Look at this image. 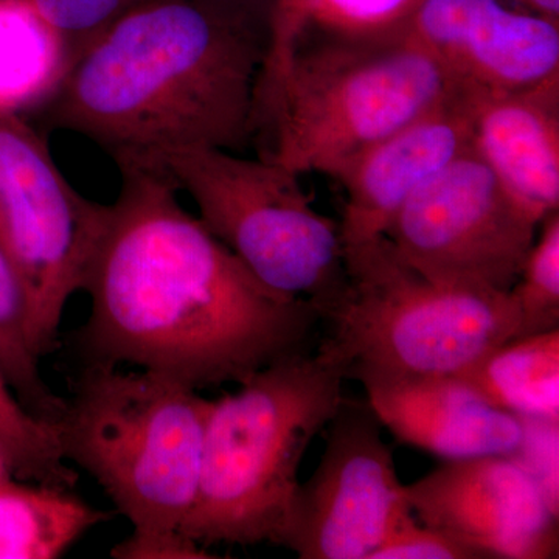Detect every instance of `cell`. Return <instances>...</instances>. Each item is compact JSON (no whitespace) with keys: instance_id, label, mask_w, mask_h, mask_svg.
I'll use <instances>...</instances> for the list:
<instances>
[{"instance_id":"cell-22","label":"cell","mask_w":559,"mask_h":559,"mask_svg":"<svg viewBox=\"0 0 559 559\" xmlns=\"http://www.w3.org/2000/svg\"><path fill=\"white\" fill-rule=\"evenodd\" d=\"M513 288L520 314L518 337L559 330V210L543 219Z\"/></svg>"},{"instance_id":"cell-17","label":"cell","mask_w":559,"mask_h":559,"mask_svg":"<svg viewBox=\"0 0 559 559\" xmlns=\"http://www.w3.org/2000/svg\"><path fill=\"white\" fill-rule=\"evenodd\" d=\"M106 516L70 489L0 481V559L60 558Z\"/></svg>"},{"instance_id":"cell-13","label":"cell","mask_w":559,"mask_h":559,"mask_svg":"<svg viewBox=\"0 0 559 559\" xmlns=\"http://www.w3.org/2000/svg\"><path fill=\"white\" fill-rule=\"evenodd\" d=\"M471 148L468 91L457 86L437 108L374 143L337 176L347 194L342 245L385 237L412 194Z\"/></svg>"},{"instance_id":"cell-28","label":"cell","mask_w":559,"mask_h":559,"mask_svg":"<svg viewBox=\"0 0 559 559\" xmlns=\"http://www.w3.org/2000/svg\"><path fill=\"white\" fill-rule=\"evenodd\" d=\"M11 479L9 471H7L5 465H3L2 459H0V481Z\"/></svg>"},{"instance_id":"cell-19","label":"cell","mask_w":559,"mask_h":559,"mask_svg":"<svg viewBox=\"0 0 559 559\" xmlns=\"http://www.w3.org/2000/svg\"><path fill=\"white\" fill-rule=\"evenodd\" d=\"M39 362L32 347L27 288L0 238V367L21 403L55 426L66 409V400L44 381Z\"/></svg>"},{"instance_id":"cell-1","label":"cell","mask_w":559,"mask_h":559,"mask_svg":"<svg viewBox=\"0 0 559 559\" xmlns=\"http://www.w3.org/2000/svg\"><path fill=\"white\" fill-rule=\"evenodd\" d=\"M84 280L91 364H132L189 385L248 380L305 349L320 314L260 282L178 201L159 170L124 167Z\"/></svg>"},{"instance_id":"cell-7","label":"cell","mask_w":559,"mask_h":559,"mask_svg":"<svg viewBox=\"0 0 559 559\" xmlns=\"http://www.w3.org/2000/svg\"><path fill=\"white\" fill-rule=\"evenodd\" d=\"M148 168L186 190L198 218L271 289L311 301L320 320L341 296L340 223L312 207L296 173L212 146L168 151Z\"/></svg>"},{"instance_id":"cell-26","label":"cell","mask_w":559,"mask_h":559,"mask_svg":"<svg viewBox=\"0 0 559 559\" xmlns=\"http://www.w3.org/2000/svg\"><path fill=\"white\" fill-rule=\"evenodd\" d=\"M110 555L121 559H207L216 558L207 547L183 532H134L117 544Z\"/></svg>"},{"instance_id":"cell-6","label":"cell","mask_w":559,"mask_h":559,"mask_svg":"<svg viewBox=\"0 0 559 559\" xmlns=\"http://www.w3.org/2000/svg\"><path fill=\"white\" fill-rule=\"evenodd\" d=\"M344 266L345 286L323 312L329 331L318 348L347 380L454 374L518 337L510 293L436 285L385 237L344 246Z\"/></svg>"},{"instance_id":"cell-27","label":"cell","mask_w":559,"mask_h":559,"mask_svg":"<svg viewBox=\"0 0 559 559\" xmlns=\"http://www.w3.org/2000/svg\"><path fill=\"white\" fill-rule=\"evenodd\" d=\"M522 10L538 14L547 20L557 21L559 16V0H516Z\"/></svg>"},{"instance_id":"cell-20","label":"cell","mask_w":559,"mask_h":559,"mask_svg":"<svg viewBox=\"0 0 559 559\" xmlns=\"http://www.w3.org/2000/svg\"><path fill=\"white\" fill-rule=\"evenodd\" d=\"M0 459L10 476L31 484L70 489L79 474L61 451L57 428L33 415L17 399L0 367Z\"/></svg>"},{"instance_id":"cell-24","label":"cell","mask_w":559,"mask_h":559,"mask_svg":"<svg viewBox=\"0 0 559 559\" xmlns=\"http://www.w3.org/2000/svg\"><path fill=\"white\" fill-rule=\"evenodd\" d=\"M371 559H477L457 540L426 527L414 514L401 522Z\"/></svg>"},{"instance_id":"cell-23","label":"cell","mask_w":559,"mask_h":559,"mask_svg":"<svg viewBox=\"0 0 559 559\" xmlns=\"http://www.w3.org/2000/svg\"><path fill=\"white\" fill-rule=\"evenodd\" d=\"M60 35L73 62L139 0H22Z\"/></svg>"},{"instance_id":"cell-10","label":"cell","mask_w":559,"mask_h":559,"mask_svg":"<svg viewBox=\"0 0 559 559\" xmlns=\"http://www.w3.org/2000/svg\"><path fill=\"white\" fill-rule=\"evenodd\" d=\"M318 468L300 484L278 546L301 559H371L412 516L395 459L369 404L345 399Z\"/></svg>"},{"instance_id":"cell-11","label":"cell","mask_w":559,"mask_h":559,"mask_svg":"<svg viewBox=\"0 0 559 559\" xmlns=\"http://www.w3.org/2000/svg\"><path fill=\"white\" fill-rule=\"evenodd\" d=\"M412 513L477 559L558 558V514L535 477L510 455L444 460L404 485Z\"/></svg>"},{"instance_id":"cell-8","label":"cell","mask_w":559,"mask_h":559,"mask_svg":"<svg viewBox=\"0 0 559 559\" xmlns=\"http://www.w3.org/2000/svg\"><path fill=\"white\" fill-rule=\"evenodd\" d=\"M109 205L90 201L64 178L46 139L24 117L0 112V238L31 301V340L43 359L84 280Z\"/></svg>"},{"instance_id":"cell-15","label":"cell","mask_w":559,"mask_h":559,"mask_svg":"<svg viewBox=\"0 0 559 559\" xmlns=\"http://www.w3.org/2000/svg\"><path fill=\"white\" fill-rule=\"evenodd\" d=\"M466 91L474 153L543 223L559 210V76L513 92Z\"/></svg>"},{"instance_id":"cell-12","label":"cell","mask_w":559,"mask_h":559,"mask_svg":"<svg viewBox=\"0 0 559 559\" xmlns=\"http://www.w3.org/2000/svg\"><path fill=\"white\" fill-rule=\"evenodd\" d=\"M411 33L459 86L513 92L559 76V27L502 0H419Z\"/></svg>"},{"instance_id":"cell-18","label":"cell","mask_w":559,"mask_h":559,"mask_svg":"<svg viewBox=\"0 0 559 559\" xmlns=\"http://www.w3.org/2000/svg\"><path fill=\"white\" fill-rule=\"evenodd\" d=\"M72 68L60 35L22 0H0V112L46 108Z\"/></svg>"},{"instance_id":"cell-4","label":"cell","mask_w":559,"mask_h":559,"mask_svg":"<svg viewBox=\"0 0 559 559\" xmlns=\"http://www.w3.org/2000/svg\"><path fill=\"white\" fill-rule=\"evenodd\" d=\"M345 380L326 353L301 349L213 401L197 500L182 532L204 547L277 544L301 460L345 400Z\"/></svg>"},{"instance_id":"cell-16","label":"cell","mask_w":559,"mask_h":559,"mask_svg":"<svg viewBox=\"0 0 559 559\" xmlns=\"http://www.w3.org/2000/svg\"><path fill=\"white\" fill-rule=\"evenodd\" d=\"M452 377L495 409L559 423V330L503 342Z\"/></svg>"},{"instance_id":"cell-14","label":"cell","mask_w":559,"mask_h":559,"mask_svg":"<svg viewBox=\"0 0 559 559\" xmlns=\"http://www.w3.org/2000/svg\"><path fill=\"white\" fill-rule=\"evenodd\" d=\"M382 428L443 460L514 455L525 421L488 406L452 374H396L359 381Z\"/></svg>"},{"instance_id":"cell-25","label":"cell","mask_w":559,"mask_h":559,"mask_svg":"<svg viewBox=\"0 0 559 559\" xmlns=\"http://www.w3.org/2000/svg\"><path fill=\"white\" fill-rule=\"evenodd\" d=\"M525 439L520 451L510 455L535 477L551 507L559 511L558 432L559 423L524 419Z\"/></svg>"},{"instance_id":"cell-5","label":"cell","mask_w":559,"mask_h":559,"mask_svg":"<svg viewBox=\"0 0 559 559\" xmlns=\"http://www.w3.org/2000/svg\"><path fill=\"white\" fill-rule=\"evenodd\" d=\"M212 406L164 374L91 364L55 428L64 459L98 481L134 532H182Z\"/></svg>"},{"instance_id":"cell-21","label":"cell","mask_w":559,"mask_h":559,"mask_svg":"<svg viewBox=\"0 0 559 559\" xmlns=\"http://www.w3.org/2000/svg\"><path fill=\"white\" fill-rule=\"evenodd\" d=\"M419 0H272V32L311 28L355 38L411 31Z\"/></svg>"},{"instance_id":"cell-2","label":"cell","mask_w":559,"mask_h":559,"mask_svg":"<svg viewBox=\"0 0 559 559\" xmlns=\"http://www.w3.org/2000/svg\"><path fill=\"white\" fill-rule=\"evenodd\" d=\"M272 0H139L73 62L47 123L119 168L171 150L248 148L270 57Z\"/></svg>"},{"instance_id":"cell-3","label":"cell","mask_w":559,"mask_h":559,"mask_svg":"<svg viewBox=\"0 0 559 559\" xmlns=\"http://www.w3.org/2000/svg\"><path fill=\"white\" fill-rule=\"evenodd\" d=\"M455 90L443 62L411 31L382 38L272 33L257 114L260 157L299 176L336 179Z\"/></svg>"},{"instance_id":"cell-9","label":"cell","mask_w":559,"mask_h":559,"mask_svg":"<svg viewBox=\"0 0 559 559\" xmlns=\"http://www.w3.org/2000/svg\"><path fill=\"white\" fill-rule=\"evenodd\" d=\"M538 227L471 148L412 194L385 238L436 285L509 293Z\"/></svg>"}]
</instances>
